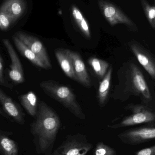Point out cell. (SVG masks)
Listing matches in <instances>:
<instances>
[{"mask_svg": "<svg viewBox=\"0 0 155 155\" xmlns=\"http://www.w3.org/2000/svg\"><path fill=\"white\" fill-rule=\"evenodd\" d=\"M100 9L110 26L123 24L128 27H134L132 21L117 7L111 2L104 0L98 2Z\"/></svg>", "mask_w": 155, "mask_h": 155, "instance_id": "5b68a950", "label": "cell"}, {"mask_svg": "<svg viewBox=\"0 0 155 155\" xmlns=\"http://www.w3.org/2000/svg\"><path fill=\"white\" fill-rule=\"evenodd\" d=\"M11 132L0 131V152L1 155H18L19 147L15 140L10 137Z\"/></svg>", "mask_w": 155, "mask_h": 155, "instance_id": "9a60e30c", "label": "cell"}, {"mask_svg": "<svg viewBox=\"0 0 155 155\" xmlns=\"http://www.w3.org/2000/svg\"><path fill=\"white\" fill-rule=\"evenodd\" d=\"M40 86L48 96L58 101L75 117L80 119H86V115L70 88L52 80L42 81Z\"/></svg>", "mask_w": 155, "mask_h": 155, "instance_id": "7a4b0ae2", "label": "cell"}, {"mask_svg": "<svg viewBox=\"0 0 155 155\" xmlns=\"http://www.w3.org/2000/svg\"><path fill=\"white\" fill-rule=\"evenodd\" d=\"M112 71V67H110L102 81L100 83L98 90L97 100L99 105L101 107L106 105L107 101L110 88Z\"/></svg>", "mask_w": 155, "mask_h": 155, "instance_id": "ac0fdd59", "label": "cell"}, {"mask_svg": "<svg viewBox=\"0 0 155 155\" xmlns=\"http://www.w3.org/2000/svg\"><path fill=\"white\" fill-rule=\"evenodd\" d=\"M14 20L1 7L0 8V29L2 31L8 30L15 22Z\"/></svg>", "mask_w": 155, "mask_h": 155, "instance_id": "7402d4cb", "label": "cell"}, {"mask_svg": "<svg viewBox=\"0 0 155 155\" xmlns=\"http://www.w3.org/2000/svg\"><path fill=\"white\" fill-rule=\"evenodd\" d=\"M135 155H155V144L136 152Z\"/></svg>", "mask_w": 155, "mask_h": 155, "instance_id": "cb8c5ba5", "label": "cell"}, {"mask_svg": "<svg viewBox=\"0 0 155 155\" xmlns=\"http://www.w3.org/2000/svg\"><path fill=\"white\" fill-rule=\"evenodd\" d=\"M4 61L2 56H0V83L1 85L5 84L4 78Z\"/></svg>", "mask_w": 155, "mask_h": 155, "instance_id": "d4e9b609", "label": "cell"}, {"mask_svg": "<svg viewBox=\"0 0 155 155\" xmlns=\"http://www.w3.org/2000/svg\"><path fill=\"white\" fill-rule=\"evenodd\" d=\"M116 151L112 147L99 142L96 145L94 149V155H116Z\"/></svg>", "mask_w": 155, "mask_h": 155, "instance_id": "603a6c76", "label": "cell"}, {"mask_svg": "<svg viewBox=\"0 0 155 155\" xmlns=\"http://www.w3.org/2000/svg\"><path fill=\"white\" fill-rule=\"evenodd\" d=\"M70 54L74 63L75 74L78 82L89 88L91 86V81L82 58L80 54L75 51H70Z\"/></svg>", "mask_w": 155, "mask_h": 155, "instance_id": "7c38bea8", "label": "cell"}, {"mask_svg": "<svg viewBox=\"0 0 155 155\" xmlns=\"http://www.w3.org/2000/svg\"><path fill=\"white\" fill-rule=\"evenodd\" d=\"M130 81L131 85L137 93L141 94L147 100L151 98L148 86L144 76L139 69L135 65H130Z\"/></svg>", "mask_w": 155, "mask_h": 155, "instance_id": "8fae6325", "label": "cell"}, {"mask_svg": "<svg viewBox=\"0 0 155 155\" xmlns=\"http://www.w3.org/2000/svg\"><path fill=\"white\" fill-rule=\"evenodd\" d=\"M20 102L27 113L35 118L38 110V97L33 91H30L20 96Z\"/></svg>", "mask_w": 155, "mask_h": 155, "instance_id": "e0dca14e", "label": "cell"}, {"mask_svg": "<svg viewBox=\"0 0 155 155\" xmlns=\"http://www.w3.org/2000/svg\"><path fill=\"white\" fill-rule=\"evenodd\" d=\"M70 51L69 50L58 49L55 51V55L65 74L70 78L78 81L74 63L70 54Z\"/></svg>", "mask_w": 155, "mask_h": 155, "instance_id": "4fadbf2b", "label": "cell"}, {"mask_svg": "<svg viewBox=\"0 0 155 155\" xmlns=\"http://www.w3.org/2000/svg\"><path fill=\"white\" fill-rule=\"evenodd\" d=\"M127 108L132 111V114L124 118L119 123L108 125V127L116 129L155 121V113L144 106L132 105Z\"/></svg>", "mask_w": 155, "mask_h": 155, "instance_id": "277c9868", "label": "cell"}, {"mask_svg": "<svg viewBox=\"0 0 155 155\" xmlns=\"http://www.w3.org/2000/svg\"><path fill=\"white\" fill-rule=\"evenodd\" d=\"M130 49L140 65L155 79V61L144 49L135 43L130 44Z\"/></svg>", "mask_w": 155, "mask_h": 155, "instance_id": "30bf717a", "label": "cell"}, {"mask_svg": "<svg viewBox=\"0 0 155 155\" xmlns=\"http://www.w3.org/2000/svg\"><path fill=\"white\" fill-rule=\"evenodd\" d=\"M141 6L150 26L155 29V5H151L145 0H141Z\"/></svg>", "mask_w": 155, "mask_h": 155, "instance_id": "44dd1931", "label": "cell"}, {"mask_svg": "<svg viewBox=\"0 0 155 155\" xmlns=\"http://www.w3.org/2000/svg\"><path fill=\"white\" fill-rule=\"evenodd\" d=\"M119 138L130 145H137L155 139V127H143L130 129L121 132Z\"/></svg>", "mask_w": 155, "mask_h": 155, "instance_id": "52a82bcc", "label": "cell"}, {"mask_svg": "<svg viewBox=\"0 0 155 155\" xmlns=\"http://www.w3.org/2000/svg\"><path fill=\"white\" fill-rule=\"evenodd\" d=\"M12 40L18 50L22 56L30 61L35 66L42 68L48 69L45 64L29 48L25 45L15 35L12 37Z\"/></svg>", "mask_w": 155, "mask_h": 155, "instance_id": "2e32d148", "label": "cell"}, {"mask_svg": "<svg viewBox=\"0 0 155 155\" xmlns=\"http://www.w3.org/2000/svg\"><path fill=\"white\" fill-rule=\"evenodd\" d=\"M15 35L37 55L48 69L51 68L52 67L48 52L40 40L22 31L17 32Z\"/></svg>", "mask_w": 155, "mask_h": 155, "instance_id": "ba28073f", "label": "cell"}, {"mask_svg": "<svg viewBox=\"0 0 155 155\" xmlns=\"http://www.w3.org/2000/svg\"><path fill=\"white\" fill-rule=\"evenodd\" d=\"M11 60V69L9 73L11 79L16 84H20L25 81L23 68L18 54L8 39H2Z\"/></svg>", "mask_w": 155, "mask_h": 155, "instance_id": "9c48e42d", "label": "cell"}, {"mask_svg": "<svg viewBox=\"0 0 155 155\" xmlns=\"http://www.w3.org/2000/svg\"><path fill=\"white\" fill-rule=\"evenodd\" d=\"M1 7L3 8L16 22L27 11L28 4L24 0H7L3 2Z\"/></svg>", "mask_w": 155, "mask_h": 155, "instance_id": "5bb4252c", "label": "cell"}, {"mask_svg": "<svg viewBox=\"0 0 155 155\" xmlns=\"http://www.w3.org/2000/svg\"><path fill=\"white\" fill-rule=\"evenodd\" d=\"M61 121L57 112L44 101L38 104V110L30 124V132L38 154L51 155Z\"/></svg>", "mask_w": 155, "mask_h": 155, "instance_id": "6da1fadb", "label": "cell"}, {"mask_svg": "<svg viewBox=\"0 0 155 155\" xmlns=\"http://www.w3.org/2000/svg\"><path fill=\"white\" fill-rule=\"evenodd\" d=\"M88 62L96 75L99 78H103L108 70V63L95 57L90 58Z\"/></svg>", "mask_w": 155, "mask_h": 155, "instance_id": "ffe728a7", "label": "cell"}, {"mask_svg": "<svg viewBox=\"0 0 155 155\" xmlns=\"http://www.w3.org/2000/svg\"><path fill=\"white\" fill-rule=\"evenodd\" d=\"M93 147L87 137L80 133L69 135L51 155H86Z\"/></svg>", "mask_w": 155, "mask_h": 155, "instance_id": "3957f363", "label": "cell"}, {"mask_svg": "<svg viewBox=\"0 0 155 155\" xmlns=\"http://www.w3.org/2000/svg\"><path fill=\"white\" fill-rule=\"evenodd\" d=\"M1 113L5 117L21 125L25 123V115L19 105L2 89H0Z\"/></svg>", "mask_w": 155, "mask_h": 155, "instance_id": "8992f818", "label": "cell"}, {"mask_svg": "<svg viewBox=\"0 0 155 155\" xmlns=\"http://www.w3.org/2000/svg\"><path fill=\"white\" fill-rule=\"evenodd\" d=\"M71 15L75 23L82 34L87 38H91L89 25L79 9L74 5L71 7Z\"/></svg>", "mask_w": 155, "mask_h": 155, "instance_id": "d6986e66", "label": "cell"}]
</instances>
